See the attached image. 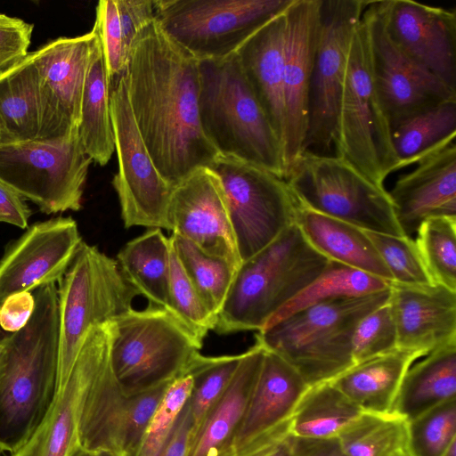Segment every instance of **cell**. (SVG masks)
Returning a JSON list of instances; mask_svg holds the SVG:
<instances>
[{
    "instance_id": "603a6c76",
    "label": "cell",
    "mask_w": 456,
    "mask_h": 456,
    "mask_svg": "<svg viewBox=\"0 0 456 456\" xmlns=\"http://www.w3.org/2000/svg\"><path fill=\"white\" fill-rule=\"evenodd\" d=\"M388 301L397 348L422 357L456 340V291L438 284L392 282Z\"/></svg>"
},
{
    "instance_id": "f907efd6",
    "label": "cell",
    "mask_w": 456,
    "mask_h": 456,
    "mask_svg": "<svg viewBox=\"0 0 456 456\" xmlns=\"http://www.w3.org/2000/svg\"><path fill=\"white\" fill-rule=\"evenodd\" d=\"M31 215L26 200L0 181V222L27 229Z\"/></svg>"
},
{
    "instance_id": "11a10c76",
    "label": "cell",
    "mask_w": 456,
    "mask_h": 456,
    "mask_svg": "<svg viewBox=\"0 0 456 456\" xmlns=\"http://www.w3.org/2000/svg\"><path fill=\"white\" fill-rule=\"evenodd\" d=\"M235 451L232 444H228L221 449L215 456H234Z\"/></svg>"
},
{
    "instance_id": "d6986e66",
    "label": "cell",
    "mask_w": 456,
    "mask_h": 456,
    "mask_svg": "<svg viewBox=\"0 0 456 456\" xmlns=\"http://www.w3.org/2000/svg\"><path fill=\"white\" fill-rule=\"evenodd\" d=\"M83 241L70 216L34 223L0 259V307L12 295L58 282Z\"/></svg>"
},
{
    "instance_id": "8992f818",
    "label": "cell",
    "mask_w": 456,
    "mask_h": 456,
    "mask_svg": "<svg viewBox=\"0 0 456 456\" xmlns=\"http://www.w3.org/2000/svg\"><path fill=\"white\" fill-rule=\"evenodd\" d=\"M333 146L335 156L379 187L399 169L391 126L373 80L369 26L363 13L347 53Z\"/></svg>"
},
{
    "instance_id": "7a4b0ae2",
    "label": "cell",
    "mask_w": 456,
    "mask_h": 456,
    "mask_svg": "<svg viewBox=\"0 0 456 456\" xmlns=\"http://www.w3.org/2000/svg\"><path fill=\"white\" fill-rule=\"evenodd\" d=\"M26 325L6 335L0 382V440L12 451L42 417L54 391L59 354L56 283L35 290Z\"/></svg>"
},
{
    "instance_id": "6f0895ef",
    "label": "cell",
    "mask_w": 456,
    "mask_h": 456,
    "mask_svg": "<svg viewBox=\"0 0 456 456\" xmlns=\"http://www.w3.org/2000/svg\"><path fill=\"white\" fill-rule=\"evenodd\" d=\"M442 456H456V441L450 445Z\"/></svg>"
},
{
    "instance_id": "ab89813d",
    "label": "cell",
    "mask_w": 456,
    "mask_h": 456,
    "mask_svg": "<svg viewBox=\"0 0 456 456\" xmlns=\"http://www.w3.org/2000/svg\"><path fill=\"white\" fill-rule=\"evenodd\" d=\"M416 233L415 243L431 282L456 291V218L427 219Z\"/></svg>"
},
{
    "instance_id": "cb8c5ba5",
    "label": "cell",
    "mask_w": 456,
    "mask_h": 456,
    "mask_svg": "<svg viewBox=\"0 0 456 456\" xmlns=\"http://www.w3.org/2000/svg\"><path fill=\"white\" fill-rule=\"evenodd\" d=\"M93 343L86 334L65 387L52 399L42 417L10 456H72L81 449L78 423L90 375Z\"/></svg>"
},
{
    "instance_id": "f35d334b",
    "label": "cell",
    "mask_w": 456,
    "mask_h": 456,
    "mask_svg": "<svg viewBox=\"0 0 456 456\" xmlns=\"http://www.w3.org/2000/svg\"><path fill=\"white\" fill-rule=\"evenodd\" d=\"M241 357L242 354L215 357L200 354L191 364L188 374L192 377L193 386L187 402L191 420V441L225 391Z\"/></svg>"
},
{
    "instance_id": "b9f144b4",
    "label": "cell",
    "mask_w": 456,
    "mask_h": 456,
    "mask_svg": "<svg viewBox=\"0 0 456 456\" xmlns=\"http://www.w3.org/2000/svg\"><path fill=\"white\" fill-rule=\"evenodd\" d=\"M168 311L201 341L208 331L216 327V317L206 307L185 273L175 255L172 242Z\"/></svg>"
},
{
    "instance_id": "94428289",
    "label": "cell",
    "mask_w": 456,
    "mask_h": 456,
    "mask_svg": "<svg viewBox=\"0 0 456 456\" xmlns=\"http://www.w3.org/2000/svg\"><path fill=\"white\" fill-rule=\"evenodd\" d=\"M5 334H4L3 332V330L1 329L0 327V342L3 340V338H4Z\"/></svg>"
},
{
    "instance_id": "2e32d148",
    "label": "cell",
    "mask_w": 456,
    "mask_h": 456,
    "mask_svg": "<svg viewBox=\"0 0 456 456\" xmlns=\"http://www.w3.org/2000/svg\"><path fill=\"white\" fill-rule=\"evenodd\" d=\"M95 29L59 37L32 52L37 73L40 131L37 140H57L78 132L81 104Z\"/></svg>"
},
{
    "instance_id": "52a82bcc",
    "label": "cell",
    "mask_w": 456,
    "mask_h": 456,
    "mask_svg": "<svg viewBox=\"0 0 456 456\" xmlns=\"http://www.w3.org/2000/svg\"><path fill=\"white\" fill-rule=\"evenodd\" d=\"M112 324L111 366L126 395L187 375L203 345L171 312L152 305L132 308Z\"/></svg>"
},
{
    "instance_id": "ba28073f",
    "label": "cell",
    "mask_w": 456,
    "mask_h": 456,
    "mask_svg": "<svg viewBox=\"0 0 456 456\" xmlns=\"http://www.w3.org/2000/svg\"><path fill=\"white\" fill-rule=\"evenodd\" d=\"M89 332L93 360L79 415L80 448L89 453L137 456L150 420L171 383L126 395L111 366L112 321L93 326Z\"/></svg>"
},
{
    "instance_id": "e0dca14e",
    "label": "cell",
    "mask_w": 456,
    "mask_h": 456,
    "mask_svg": "<svg viewBox=\"0 0 456 456\" xmlns=\"http://www.w3.org/2000/svg\"><path fill=\"white\" fill-rule=\"evenodd\" d=\"M370 32L372 75L392 128L401 121L444 102L456 91L406 57L388 37L376 1L363 12Z\"/></svg>"
},
{
    "instance_id": "277c9868",
    "label": "cell",
    "mask_w": 456,
    "mask_h": 456,
    "mask_svg": "<svg viewBox=\"0 0 456 456\" xmlns=\"http://www.w3.org/2000/svg\"><path fill=\"white\" fill-rule=\"evenodd\" d=\"M199 116L221 156L265 169L285 180L281 142L254 95L235 53L199 61Z\"/></svg>"
},
{
    "instance_id": "7bdbcfd3",
    "label": "cell",
    "mask_w": 456,
    "mask_h": 456,
    "mask_svg": "<svg viewBox=\"0 0 456 456\" xmlns=\"http://www.w3.org/2000/svg\"><path fill=\"white\" fill-rule=\"evenodd\" d=\"M393 277L402 285L433 284L415 240L409 236L364 231Z\"/></svg>"
},
{
    "instance_id": "1f68e13d",
    "label": "cell",
    "mask_w": 456,
    "mask_h": 456,
    "mask_svg": "<svg viewBox=\"0 0 456 456\" xmlns=\"http://www.w3.org/2000/svg\"><path fill=\"white\" fill-rule=\"evenodd\" d=\"M171 240L161 229H151L128 241L117 262L128 283L149 305L168 310Z\"/></svg>"
},
{
    "instance_id": "30bf717a",
    "label": "cell",
    "mask_w": 456,
    "mask_h": 456,
    "mask_svg": "<svg viewBox=\"0 0 456 456\" xmlns=\"http://www.w3.org/2000/svg\"><path fill=\"white\" fill-rule=\"evenodd\" d=\"M286 181L307 208L364 231L406 236L385 187L335 155L304 151Z\"/></svg>"
},
{
    "instance_id": "f1b7e54d",
    "label": "cell",
    "mask_w": 456,
    "mask_h": 456,
    "mask_svg": "<svg viewBox=\"0 0 456 456\" xmlns=\"http://www.w3.org/2000/svg\"><path fill=\"white\" fill-rule=\"evenodd\" d=\"M419 357L395 348L354 363L330 382L362 411L390 413L406 371Z\"/></svg>"
},
{
    "instance_id": "6125c7cd",
    "label": "cell",
    "mask_w": 456,
    "mask_h": 456,
    "mask_svg": "<svg viewBox=\"0 0 456 456\" xmlns=\"http://www.w3.org/2000/svg\"><path fill=\"white\" fill-rule=\"evenodd\" d=\"M1 453H2V452H0V456H2V455H1Z\"/></svg>"
},
{
    "instance_id": "8d00e7d4",
    "label": "cell",
    "mask_w": 456,
    "mask_h": 456,
    "mask_svg": "<svg viewBox=\"0 0 456 456\" xmlns=\"http://www.w3.org/2000/svg\"><path fill=\"white\" fill-rule=\"evenodd\" d=\"M336 438L345 456L406 455L407 421L392 412L362 411Z\"/></svg>"
},
{
    "instance_id": "4316f807",
    "label": "cell",
    "mask_w": 456,
    "mask_h": 456,
    "mask_svg": "<svg viewBox=\"0 0 456 456\" xmlns=\"http://www.w3.org/2000/svg\"><path fill=\"white\" fill-rule=\"evenodd\" d=\"M265 353V349L257 342L242 353L232 380L191 439L186 456H215L224 446L232 444L244 417Z\"/></svg>"
},
{
    "instance_id": "8fae6325",
    "label": "cell",
    "mask_w": 456,
    "mask_h": 456,
    "mask_svg": "<svg viewBox=\"0 0 456 456\" xmlns=\"http://www.w3.org/2000/svg\"><path fill=\"white\" fill-rule=\"evenodd\" d=\"M292 0H158L155 20L198 61L232 55Z\"/></svg>"
},
{
    "instance_id": "816d5d0a",
    "label": "cell",
    "mask_w": 456,
    "mask_h": 456,
    "mask_svg": "<svg viewBox=\"0 0 456 456\" xmlns=\"http://www.w3.org/2000/svg\"><path fill=\"white\" fill-rule=\"evenodd\" d=\"M191 420L188 403L180 412L159 456H186L191 442Z\"/></svg>"
},
{
    "instance_id": "680465c9",
    "label": "cell",
    "mask_w": 456,
    "mask_h": 456,
    "mask_svg": "<svg viewBox=\"0 0 456 456\" xmlns=\"http://www.w3.org/2000/svg\"><path fill=\"white\" fill-rule=\"evenodd\" d=\"M89 456H118V455L113 454L109 452H97L89 453Z\"/></svg>"
},
{
    "instance_id": "db71d44e",
    "label": "cell",
    "mask_w": 456,
    "mask_h": 456,
    "mask_svg": "<svg viewBox=\"0 0 456 456\" xmlns=\"http://www.w3.org/2000/svg\"><path fill=\"white\" fill-rule=\"evenodd\" d=\"M5 355H6V335L4 336L3 340L0 342V382H1V378H2V374H3L4 363H5ZM0 452H10V449L4 443H2L1 440H0Z\"/></svg>"
},
{
    "instance_id": "6da1fadb",
    "label": "cell",
    "mask_w": 456,
    "mask_h": 456,
    "mask_svg": "<svg viewBox=\"0 0 456 456\" xmlns=\"http://www.w3.org/2000/svg\"><path fill=\"white\" fill-rule=\"evenodd\" d=\"M138 131L165 181L175 187L219 153L199 116V61L152 20L139 33L124 73Z\"/></svg>"
},
{
    "instance_id": "4fadbf2b",
    "label": "cell",
    "mask_w": 456,
    "mask_h": 456,
    "mask_svg": "<svg viewBox=\"0 0 456 456\" xmlns=\"http://www.w3.org/2000/svg\"><path fill=\"white\" fill-rule=\"evenodd\" d=\"M210 168L223 184L241 263L296 223L299 202L286 180L240 159L219 155Z\"/></svg>"
},
{
    "instance_id": "f5cc1de1",
    "label": "cell",
    "mask_w": 456,
    "mask_h": 456,
    "mask_svg": "<svg viewBox=\"0 0 456 456\" xmlns=\"http://www.w3.org/2000/svg\"><path fill=\"white\" fill-rule=\"evenodd\" d=\"M290 456H345L336 437L307 439L295 437Z\"/></svg>"
},
{
    "instance_id": "83f0119b",
    "label": "cell",
    "mask_w": 456,
    "mask_h": 456,
    "mask_svg": "<svg viewBox=\"0 0 456 456\" xmlns=\"http://www.w3.org/2000/svg\"><path fill=\"white\" fill-rule=\"evenodd\" d=\"M296 224L308 242L329 260L393 282V277L364 230L299 203Z\"/></svg>"
},
{
    "instance_id": "bcb514c9",
    "label": "cell",
    "mask_w": 456,
    "mask_h": 456,
    "mask_svg": "<svg viewBox=\"0 0 456 456\" xmlns=\"http://www.w3.org/2000/svg\"><path fill=\"white\" fill-rule=\"evenodd\" d=\"M94 28L99 36L110 78L121 76L132 48L126 40L116 0L98 2Z\"/></svg>"
},
{
    "instance_id": "c3c4849f",
    "label": "cell",
    "mask_w": 456,
    "mask_h": 456,
    "mask_svg": "<svg viewBox=\"0 0 456 456\" xmlns=\"http://www.w3.org/2000/svg\"><path fill=\"white\" fill-rule=\"evenodd\" d=\"M289 419L234 449V456H290L296 436Z\"/></svg>"
},
{
    "instance_id": "ee69618b",
    "label": "cell",
    "mask_w": 456,
    "mask_h": 456,
    "mask_svg": "<svg viewBox=\"0 0 456 456\" xmlns=\"http://www.w3.org/2000/svg\"><path fill=\"white\" fill-rule=\"evenodd\" d=\"M192 386L191 374L176 379L168 386L146 428L137 456H159L189 400Z\"/></svg>"
},
{
    "instance_id": "836d02e7",
    "label": "cell",
    "mask_w": 456,
    "mask_h": 456,
    "mask_svg": "<svg viewBox=\"0 0 456 456\" xmlns=\"http://www.w3.org/2000/svg\"><path fill=\"white\" fill-rule=\"evenodd\" d=\"M362 411L330 381L309 387L297 403L290 419L296 437L330 439Z\"/></svg>"
},
{
    "instance_id": "3957f363",
    "label": "cell",
    "mask_w": 456,
    "mask_h": 456,
    "mask_svg": "<svg viewBox=\"0 0 456 456\" xmlns=\"http://www.w3.org/2000/svg\"><path fill=\"white\" fill-rule=\"evenodd\" d=\"M330 262L293 224L241 263L217 314L214 330L219 334L261 330Z\"/></svg>"
},
{
    "instance_id": "e575fe53",
    "label": "cell",
    "mask_w": 456,
    "mask_h": 456,
    "mask_svg": "<svg viewBox=\"0 0 456 456\" xmlns=\"http://www.w3.org/2000/svg\"><path fill=\"white\" fill-rule=\"evenodd\" d=\"M391 284L392 282L387 280L330 261L326 269L276 312L263 329L273 326L311 305L374 294L390 289Z\"/></svg>"
},
{
    "instance_id": "74e56055",
    "label": "cell",
    "mask_w": 456,
    "mask_h": 456,
    "mask_svg": "<svg viewBox=\"0 0 456 456\" xmlns=\"http://www.w3.org/2000/svg\"><path fill=\"white\" fill-rule=\"evenodd\" d=\"M173 248L208 311L217 317L237 271L221 257L205 253L180 235L170 236Z\"/></svg>"
},
{
    "instance_id": "5b68a950",
    "label": "cell",
    "mask_w": 456,
    "mask_h": 456,
    "mask_svg": "<svg viewBox=\"0 0 456 456\" xmlns=\"http://www.w3.org/2000/svg\"><path fill=\"white\" fill-rule=\"evenodd\" d=\"M390 291L311 305L257 331L256 342L287 361L308 387L331 381L354 364L356 324L387 302Z\"/></svg>"
},
{
    "instance_id": "7c38bea8",
    "label": "cell",
    "mask_w": 456,
    "mask_h": 456,
    "mask_svg": "<svg viewBox=\"0 0 456 456\" xmlns=\"http://www.w3.org/2000/svg\"><path fill=\"white\" fill-rule=\"evenodd\" d=\"M92 162L78 132L57 140L6 143L0 146V181L45 214L78 211Z\"/></svg>"
},
{
    "instance_id": "f6af8a7d",
    "label": "cell",
    "mask_w": 456,
    "mask_h": 456,
    "mask_svg": "<svg viewBox=\"0 0 456 456\" xmlns=\"http://www.w3.org/2000/svg\"><path fill=\"white\" fill-rule=\"evenodd\" d=\"M396 340L395 322L387 301L367 314L356 324L352 336L354 362L397 348Z\"/></svg>"
},
{
    "instance_id": "d4e9b609",
    "label": "cell",
    "mask_w": 456,
    "mask_h": 456,
    "mask_svg": "<svg viewBox=\"0 0 456 456\" xmlns=\"http://www.w3.org/2000/svg\"><path fill=\"white\" fill-rule=\"evenodd\" d=\"M286 8L257 28L236 52L246 79L281 148L286 131L283 87Z\"/></svg>"
},
{
    "instance_id": "be15d7a7",
    "label": "cell",
    "mask_w": 456,
    "mask_h": 456,
    "mask_svg": "<svg viewBox=\"0 0 456 456\" xmlns=\"http://www.w3.org/2000/svg\"><path fill=\"white\" fill-rule=\"evenodd\" d=\"M402 456H407V455H402Z\"/></svg>"
},
{
    "instance_id": "681fc988",
    "label": "cell",
    "mask_w": 456,
    "mask_h": 456,
    "mask_svg": "<svg viewBox=\"0 0 456 456\" xmlns=\"http://www.w3.org/2000/svg\"><path fill=\"white\" fill-rule=\"evenodd\" d=\"M35 308V297L31 292H20L7 297L0 307V327L14 333L23 328Z\"/></svg>"
},
{
    "instance_id": "9a60e30c",
    "label": "cell",
    "mask_w": 456,
    "mask_h": 456,
    "mask_svg": "<svg viewBox=\"0 0 456 456\" xmlns=\"http://www.w3.org/2000/svg\"><path fill=\"white\" fill-rule=\"evenodd\" d=\"M369 1L322 0L304 151L330 155L353 34ZM303 151V152H304Z\"/></svg>"
},
{
    "instance_id": "9c48e42d",
    "label": "cell",
    "mask_w": 456,
    "mask_h": 456,
    "mask_svg": "<svg viewBox=\"0 0 456 456\" xmlns=\"http://www.w3.org/2000/svg\"><path fill=\"white\" fill-rule=\"evenodd\" d=\"M57 291L59 354L53 394L65 387L89 329L131 310L139 295L117 260L85 241L58 281Z\"/></svg>"
},
{
    "instance_id": "d6a6232c",
    "label": "cell",
    "mask_w": 456,
    "mask_h": 456,
    "mask_svg": "<svg viewBox=\"0 0 456 456\" xmlns=\"http://www.w3.org/2000/svg\"><path fill=\"white\" fill-rule=\"evenodd\" d=\"M0 126L13 142L37 140L40 107L32 52L0 71Z\"/></svg>"
},
{
    "instance_id": "91938a15",
    "label": "cell",
    "mask_w": 456,
    "mask_h": 456,
    "mask_svg": "<svg viewBox=\"0 0 456 456\" xmlns=\"http://www.w3.org/2000/svg\"><path fill=\"white\" fill-rule=\"evenodd\" d=\"M72 456H89V453L82 449H79Z\"/></svg>"
},
{
    "instance_id": "5bb4252c",
    "label": "cell",
    "mask_w": 456,
    "mask_h": 456,
    "mask_svg": "<svg viewBox=\"0 0 456 456\" xmlns=\"http://www.w3.org/2000/svg\"><path fill=\"white\" fill-rule=\"evenodd\" d=\"M110 115L118 166L111 183L125 227L171 231L168 208L173 187L158 171L138 131L122 75L110 94Z\"/></svg>"
},
{
    "instance_id": "7402d4cb",
    "label": "cell",
    "mask_w": 456,
    "mask_h": 456,
    "mask_svg": "<svg viewBox=\"0 0 456 456\" xmlns=\"http://www.w3.org/2000/svg\"><path fill=\"white\" fill-rule=\"evenodd\" d=\"M413 171L398 177L388 192L397 223L406 236L427 219L456 218V144L449 140L417 162Z\"/></svg>"
},
{
    "instance_id": "f546056e",
    "label": "cell",
    "mask_w": 456,
    "mask_h": 456,
    "mask_svg": "<svg viewBox=\"0 0 456 456\" xmlns=\"http://www.w3.org/2000/svg\"><path fill=\"white\" fill-rule=\"evenodd\" d=\"M425 356L406 371L392 408L406 421L456 398V340Z\"/></svg>"
},
{
    "instance_id": "44dd1931",
    "label": "cell",
    "mask_w": 456,
    "mask_h": 456,
    "mask_svg": "<svg viewBox=\"0 0 456 456\" xmlns=\"http://www.w3.org/2000/svg\"><path fill=\"white\" fill-rule=\"evenodd\" d=\"M168 216L172 233L240 267L224 190L210 167L195 170L173 188Z\"/></svg>"
},
{
    "instance_id": "9f6ffc18",
    "label": "cell",
    "mask_w": 456,
    "mask_h": 456,
    "mask_svg": "<svg viewBox=\"0 0 456 456\" xmlns=\"http://www.w3.org/2000/svg\"><path fill=\"white\" fill-rule=\"evenodd\" d=\"M11 142H13L12 140L5 134V132L0 126V146Z\"/></svg>"
},
{
    "instance_id": "60d3db41",
    "label": "cell",
    "mask_w": 456,
    "mask_h": 456,
    "mask_svg": "<svg viewBox=\"0 0 456 456\" xmlns=\"http://www.w3.org/2000/svg\"><path fill=\"white\" fill-rule=\"evenodd\" d=\"M456 441V398L407 421V456H442Z\"/></svg>"
},
{
    "instance_id": "484cf974",
    "label": "cell",
    "mask_w": 456,
    "mask_h": 456,
    "mask_svg": "<svg viewBox=\"0 0 456 456\" xmlns=\"http://www.w3.org/2000/svg\"><path fill=\"white\" fill-rule=\"evenodd\" d=\"M308 387L287 361L265 350L244 417L232 439L233 448L289 419Z\"/></svg>"
},
{
    "instance_id": "d590c367",
    "label": "cell",
    "mask_w": 456,
    "mask_h": 456,
    "mask_svg": "<svg viewBox=\"0 0 456 456\" xmlns=\"http://www.w3.org/2000/svg\"><path fill=\"white\" fill-rule=\"evenodd\" d=\"M456 136V100L444 102L401 121L392 128L399 169Z\"/></svg>"
},
{
    "instance_id": "4dcf8cb0",
    "label": "cell",
    "mask_w": 456,
    "mask_h": 456,
    "mask_svg": "<svg viewBox=\"0 0 456 456\" xmlns=\"http://www.w3.org/2000/svg\"><path fill=\"white\" fill-rule=\"evenodd\" d=\"M95 32L82 97L78 134L86 153L98 165L105 166L115 151L110 115L112 79Z\"/></svg>"
},
{
    "instance_id": "7dc6e473",
    "label": "cell",
    "mask_w": 456,
    "mask_h": 456,
    "mask_svg": "<svg viewBox=\"0 0 456 456\" xmlns=\"http://www.w3.org/2000/svg\"><path fill=\"white\" fill-rule=\"evenodd\" d=\"M34 25L0 13V71L28 53Z\"/></svg>"
},
{
    "instance_id": "ac0fdd59",
    "label": "cell",
    "mask_w": 456,
    "mask_h": 456,
    "mask_svg": "<svg viewBox=\"0 0 456 456\" xmlns=\"http://www.w3.org/2000/svg\"><path fill=\"white\" fill-rule=\"evenodd\" d=\"M322 0H292L286 8L283 87L285 180L304 151Z\"/></svg>"
},
{
    "instance_id": "ffe728a7",
    "label": "cell",
    "mask_w": 456,
    "mask_h": 456,
    "mask_svg": "<svg viewBox=\"0 0 456 456\" xmlns=\"http://www.w3.org/2000/svg\"><path fill=\"white\" fill-rule=\"evenodd\" d=\"M376 4L394 45L456 91L455 11L411 0H382Z\"/></svg>"
}]
</instances>
